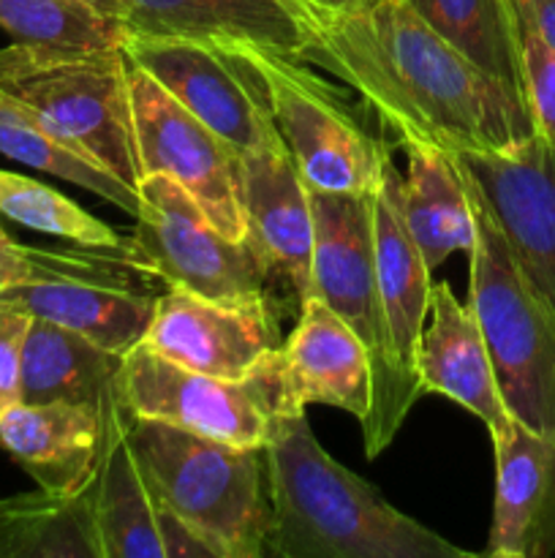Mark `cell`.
I'll use <instances>...</instances> for the list:
<instances>
[{"label": "cell", "instance_id": "1", "mask_svg": "<svg viewBox=\"0 0 555 558\" xmlns=\"http://www.w3.org/2000/svg\"><path fill=\"white\" fill-rule=\"evenodd\" d=\"M303 60L351 87L400 145L506 150L536 134L531 112L406 0L321 16Z\"/></svg>", "mask_w": 555, "mask_h": 558}, {"label": "cell", "instance_id": "2", "mask_svg": "<svg viewBox=\"0 0 555 558\" xmlns=\"http://www.w3.org/2000/svg\"><path fill=\"white\" fill-rule=\"evenodd\" d=\"M278 558H471L337 463L305 412L281 414L264 445Z\"/></svg>", "mask_w": 555, "mask_h": 558}, {"label": "cell", "instance_id": "3", "mask_svg": "<svg viewBox=\"0 0 555 558\" xmlns=\"http://www.w3.org/2000/svg\"><path fill=\"white\" fill-rule=\"evenodd\" d=\"M128 439L152 499L212 558L270 554L272 505L264 447H237L128 414Z\"/></svg>", "mask_w": 555, "mask_h": 558}, {"label": "cell", "instance_id": "4", "mask_svg": "<svg viewBox=\"0 0 555 558\" xmlns=\"http://www.w3.org/2000/svg\"><path fill=\"white\" fill-rule=\"evenodd\" d=\"M163 289L152 262L125 238L120 245H20V265L0 300L123 357L145 338Z\"/></svg>", "mask_w": 555, "mask_h": 558}, {"label": "cell", "instance_id": "5", "mask_svg": "<svg viewBox=\"0 0 555 558\" xmlns=\"http://www.w3.org/2000/svg\"><path fill=\"white\" fill-rule=\"evenodd\" d=\"M0 90L25 104L65 145L139 191L131 60L123 47L0 49Z\"/></svg>", "mask_w": 555, "mask_h": 558}, {"label": "cell", "instance_id": "6", "mask_svg": "<svg viewBox=\"0 0 555 558\" xmlns=\"http://www.w3.org/2000/svg\"><path fill=\"white\" fill-rule=\"evenodd\" d=\"M375 194V191H373ZM373 194L310 191L313 205V298L346 322L368 352L373 407L362 425L365 456L373 461L395 441L408 412L419 401L400 376L392 354L375 276Z\"/></svg>", "mask_w": 555, "mask_h": 558}, {"label": "cell", "instance_id": "7", "mask_svg": "<svg viewBox=\"0 0 555 558\" xmlns=\"http://www.w3.org/2000/svg\"><path fill=\"white\" fill-rule=\"evenodd\" d=\"M468 194L477 227L468 254V305L482 327L498 392L511 420L533 430H555V314L522 276L471 185Z\"/></svg>", "mask_w": 555, "mask_h": 558}, {"label": "cell", "instance_id": "8", "mask_svg": "<svg viewBox=\"0 0 555 558\" xmlns=\"http://www.w3.org/2000/svg\"><path fill=\"white\" fill-rule=\"evenodd\" d=\"M264 82L272 118L310 191L373 194L384 178L390 147L370 131L335 85L292 54L243 47Z\"/></svg>", "mask_w": 555, "mask_h": 558}, {"label": "cell", "instance_id": "9", "mask_svg": "<svg viewBox=\"0 0 555 558\" xmlns=\"http://www.w3.org/2000/svg\"><path fill=\"white\" fill-rule=\"evenodd\" d=\"M118 396L131 417L158 420L226 445L264 447L283 414L281 349L245 379H221L136 343L120 360Z\"/></svg>", "mask_w": 555, "mask_h": 558}, {"label": "cell", "instance_id": "10", "mask_svg": "<svg viewBox=\"0 0 555 558\" xmlns=\"http://www.w3.org/2000/svg\"><path fill=\"white\" fill-rule=\"evenodd\" d=\"M131 240L166 287L223 303H272L270 270L248 238L234 240L166 174H145Z\"/></svg>", "mask_w": 555, "mask_h": 558}, {"label": "cell", "instance_id": "11", "mask_svg": "<svg viewBox=\"0 0 555 558\" xmlns=\"http://www.w3.org/2000/svg\"><path fill=\"white\" fill-rule=\"evenodd\" d=\"M123 49L239 156L283 145L264 82L243 47L128 36Z\"/></svg>", "mask_w": 555, "mask_h": 558}, {"label": "cell", "instance_id": "12", "mask_svg": "<svg viewBox=\"0 0 555 558\" xmlns=\"http://www.w3.org/2000/svg\"><path fill=\"white\" fill-rule=\"evenodd\" d=\"M131 107L141 178L166 174L199 202L223 234L248 238L239 153L134 63Z\"/></svg>", "mask_w": 555, "mask_h": 558}, {"label": "cell", "instance_id": "13", "mask_svg": "<svg viewBox=\"0 0 555 558\" xmlns=\"http://www.w3.org/2000/svg\"><path fill=\"white\" fill-rule=\"evenodd\" d=\"M555 314V147L533 134L506 150L449 153Z\"/></svg>", "mask_w": 555, "mask_h": 558}, {"label": "cell", "instance_id": "14", "mask_svg": "<svg viewBox=\"0 0 555 558\" xmlns=\"http://www.w3.org/2000/svg\"><path fill=\"white\" fill-rule=\"evenodd\" d=\"M139 343L221 379H245L283 347L272 303H223L172 287L158 298Z\"/></svg>", "mask_w": 555, "mask_h": 558}, {"label": "cell", "instance_id": "15", "mask_svg": "<svg viewBox=\"0 0 555 558\" xmlns=\"http://www.w3.org/2000/svg\"><path fill=\"white\" fill-rule=\"evenodd\" d=\"M131 36L248 47L303 60L319 16L303 0H120Z\"/></svg>", "mask_w": 555, "mask_h": 558}, {"label": "cell", "instance_id": "16", "mask_svg": "<svg viewBox=\"0 0 555 558\" xmlns=\"http://www.w3.org/2000/svg\"><path fill=\"white\" fill-rule=\"evenodd\" d=\"M243 207L248 240L272 278L297 303L313 292V205L286 145L243 153Z\"/></svg>", "mask_w": 555, "mask_h": 558}, {"label": "cell", "instance_id": "17", "mask_svg": "<svg viewBox=\"0 0 555 558\" xmlns=\"http://www.w3.org/2000/svg\"><path fill=\"white\" fill-rule=\"evenodd\" d=\"M308 403L343 409L359 425L373 407L368 352L351 327L319 298L299 303L297 327L281 347V409L305 412Z\"/></svg>", "mask_w": 555, "mask_h": 558}, {"label": "cell", "instance_id": "18", "mask_svg": "<svg viewBox=\"0 0 555 558\" xmlns=\"http://www.w3.org/2000/svg\"><path fill=\"white\" fill-rule=\"evenodd\" d=\"M495 501L490 558H550L555 554V430L511 420L495 436Z\"/></svg>", "mask_w": 555, "mask_h": 558}, {"label": "cell", "instance_id": "19", "mask_svg": "<svg viewBox=\"0 0 555 558\" xmlns=\"http://www.w3.org/2000/svg\"><path fill=\"white\" fill-rule=\"evenodd\" d=\"M417 374L422 396L435 392L455 401L482 420L490 439L511 425L479 319L471 305L455 298L446 281L430 283L428 316L417 349Z\"/></svg>", "mask_w": 555, "mask_h": 558}, {"label": "cell", "instance_id": "20", "mask_svg": "<svg viewBox=\"0 0 555 558\" xmlns=\"http://www.w3.org/2000/svg\"><path fill=\"white\" fill-rule=\"evenodd\" d=\"M403 172L392 156L386 158L384 178L373 194V238H375V276H379L381 305H384L386 330L392 354L400 376L414 396L422 398L417 374V349L422 341L424 316H428L430 276L417 243L408 234L400 213Z\"/></svg>", "mask_w": 555, "mask_h": 558}, {"label": "cell", "instance_id": "21", "mask_svg": "<svg viewBox=\"0 0 555 558\" xmlns=\"http://www.w3.org/2000/svg\"><path fill=\"white\" fill-rule=\"evenodd\" d=\"M101 458L96 469V537L101 558H169L166 515L152 499L150 485L128 439L123 401L103 409Z\"/></svg>", "mask_w": 555, "mask_h": 558}, {"label": "cell", "instance_id": "22", "mask_svg": "<svg viewBox=\"0 0 555 558\" xmlns=\"http://www.w3.org/2000/svg\"><path fill=\"white\" fill-rule=\"evenodd\" d=\"M101 414L74 403H16L0 417V447L44 490H76L96 477Z\"/></svg>", "mask_w": 555, "mask_h": 558}, {"label": "cell", "instance_id": "23", "mask_svg": "<svg viewBox=\"0 0 555 558\" xmlns=\"http://www.w3.org/2000/svg\"><path fill=\"white\" fill-rule=\"evenodd\" d=\"M120 360L69 327L33 316L22 352L20 403H74L103 414L120 398Z\"/></svg>", "mask_w": 555, "mask_h": 558}, {"label": "cell", "instance_id": "24", "mask_svg": "<svg viewBox=\"0 0 555 558\" xmlns=\"http://www.w3.org/2000/svg\"><path fill=\"white\" fill-rule=\"evenodd\" d=\"M408 172L400 183V213L430 272L455 251L471 254L477 243L471 194L449 153L430 145H403Z\"/></svg>", "mask_w": 555, "mask_h": 558}, {"label": "cell", "instance_id": "25", "mask_svg": "<svg viewBox=\"0 0 555 558\" xmlns=\"http://www.w3.org/2000/svg\"><path fill=\"white\" fill-rule=\"evenodd\" d=\"M92 499L96 477L76 490L0 499V558H101Z\"/></svg>", "mask_w": 555, "mask_h": 558}, {"label": "cell", "instance_id": "26", "mask_svg": "<svg viewBox=\"0 0 555 558\" xmlns=\"http://www.w3.org/2000/svg\"><path fill=\"white\" fill-rule=\"evenodd\" d=\"M406 3L528 109L511 0H406Z\"/></svg>", "mask_w": 555, "mask_h": 558}, {"label": "cell", "instance_id": "27", "mask_svg": "<svg viewBox=\"0 0 555 558\" xmlns=\"http://www.w3.org/2000/svg\"><path fill=\"white\" fill-rule=\"evenodd\" d=\"M0 153L11 161H20L38 172L54 174L65 183L79 185L131 216H136L139 210V191L98 167L85 153L65 145L54 131H49L38 120V114H33L25 104L3 90H0Z\"/></svg>", "mask_w": 555, "mask_h": 558}, {"label": "cell", "instance_id": "28", "mask_svg": "<svg viewBox=\"0 0 555 558\" xmlns=\"http://www.w3.org/2000/svg\"><path fill=\"white\" fill-rule=\"evenodd\" d=\"M0 27L16 44L58 49H112L131 36L120 16L85 0H0Z\"/></svg>", "mask_w": 555, "mask_h": 558}, {"label": "cell", "instance_id": "29", "mask_svg": "<svg viewBox=\"0 0 555 558\" xmlns=\"http://www.w3.org/2000/svg\"><path fill=\"white\" fill-rule=\"evenodd\" d=\"M0 216L79 245H120L125 240L65 194L9 169H0Z\"/></svg>", "mask_w": 555, "mask_h": 558}, {"label": "cell", "instance_id": "30", "mask_svg": "<svg viewBox=\"0 0 555 558\" xmlns=\"http://www.w3.org/2000/svg\"><path fill=\"white\" fill-rule=\"evenodd\" d=\"M522 87L533 131L555 147V49L515 11Z\"/></svg>", "mask_w": 555, "mask_h": 558}, {"label": "cell", "instance_id": "31", "mask_svg": "<svg viewBox=\"0 0 555 558\" xmlns=\"http://www.w3.org/2000/svg\"><path fill=\"white\" fill-rule=\"evenodd\" d=\"M33 316L0 300V417L22 401V352Z\"/></svg>", "mask_w": 555, "mask_h": 558}, {"label": "cell", "instance_id": "32", "mask_svg": "<svg viewBox=\"0 0 555 558\" xmlns=\"http://www.w3.org/2000/svg\"><path fill=\"white\" fill-rule=\"evenodd\" d=\"M511 9L555 49V0H511Z\"/></svg>", "mask_w": 555, "mask_h": 558}, {"label": "cell", "instance_id": "33", "mask_svg": "<svg viewBox=\"0 0 555 558\" xmlns=\"http://www.w3.org/2000/svg\"><path fill=\"white\" fill-rule=\"evenodd\" d=\"M16 265H20V243H14L0 227V287L11 281Z\"/></svg>", "mask_w": 555, "mask_h": 558}, {"label": "cell", "instance_id": "34", "mask_svg": "<svg viewBox=\"0 0 555 558\" xmlns=\"http://www.w3.org/2000/svg\"><path fill=\"white\" fill-rule=\"evenodd\" d=\"M305 5L316 11V16H337V14H348L354 9H362L368 0H303Z\"/></svg>", "mask_w": 555, "mask_h": 558}, {"label": "cell", "instance_id": "35", "mask_svg": "<svg viewBox=\"0 0 555 558\" xmlns=\"http://www.w3.org/2000/svg\"><path fill=\"white\" fill-rule=\"evenodd\" d=\"M85 3L96 5V9L107 11V14L120 16V20H123V9H120V0H85Z\"/></svg>", "mask_w": 555, "mask_h": 558}, {"label": "cell", "instance_id": "36", "mask_svg": "<svg viewBox=\"0 0 555 558\" xmlns=\"http://www.w3.org/2000/svg\"><path fill=\"white\" fill-rule=\"evenodd\" d=\"M308 9H310V5H308Z\"/></svg>", "mask_w": 555, "mask_h": 558}]
</instances>
